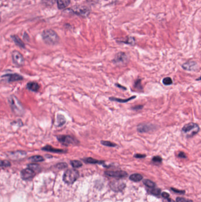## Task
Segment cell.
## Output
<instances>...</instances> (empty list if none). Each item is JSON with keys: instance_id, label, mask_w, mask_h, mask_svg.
I'll return each instance as SVG.
<instances>
[{"instance_id": "obj_31", "label": "cell", "mask_w": 201, "mask_h": 202, "mask_svg": "<svg viewBox=\"0 0 201 202\" xmlns=\"http://www.w3.org/2000/svg\"><path fill=\"white\" fill-rule=\"evenodd\" d=\"M42 1L44 5L47 6H51L55 3L56 0H42Z\"/></svg>"}, {"instance_id": "obj_11", "label": "cell", "mask_w": 201, "mask_h": 202, "mask_svg": "<svg viewBox=\"0 0 201 202\" xmlns=\"http://www.w3.org/2000/svg\"><path fill=\"white\" fill-rule=\"evenodd\" d=\"M154 128V126L149 124H140L137 127V130L140 133H146L152 131Z\"/></svg>"}, {"instance_id": "obj_17", "label": "cell", "mask_w": 201, "mask_h": 202, "mask_svg": "<svg viewBox=\"0 0 201 202\" xmlns=\"http://www.w3.org/2000/svg\"><path fill=\"white\" fill-rule=\"evenodd\" d=\"M136 97V96H132L130 97H129L127 99H120V98H117V97H109V99L112 101H115V102H119V103H126V102H128L129 101H131V100H133L134 99V98Z\"/></svg>"}, {"instance_id": "obj_34", "label": "cell", "mask_w": 201, "mask_h": 202, "mask_svg": "<svg viewBox=\"0 0 201 202\" xmlns=\"http://www.w3.org/2000/svg\"><path fill=\"white\" fill-rule=\"evenodd\" d=\"M56 167L58 169H64V168H67V164L65 163H60L57 164L56 165Z\"/></svg>"}, {"instance_id": "obj_16", "label": "cell", "mask_w": 201, "mask_h": 202, "mask_svg": "<svg viewBox=\"0 0 201 202\" xmlns=\"http://www.w3.org/2000/svg\"><path fill=\"white\" fill-rule=\"evenodd\" d=\"M27 88L32 92H37L40 88V85L37 82H30L27 84Z\"/></svg>"}, {"instance_id": "obj_32", "label": "cell", "mask_w": 201, "mask_h": 202, "mask_svg": "<svg viewBox=\"0 0 201 202\" xmlns=\"http://www.w3.org/2000/svg\"><path fill=\"white\" fill-rule=\"evenodd\" d=\"M152 161L154 163L159 164L161 163L162 161V159L159 156H155L152 158Z\"/></svg>"}, {"instance_id": "obj_2", "label": "cell", "mask_w": 201, "mask_h": 202, "mask_svg": "<svg viewBox=\"0 0 201 202\" xmlns=\"http://www.w3.org/2000/svg\"><path fill=\"white\" fill-rule=\"evenodd\" d=\"M43 39L48 45H55L59 41L57 34L51 29L46 30L43 33Z\"/></svg>"}, {"instance_id": "obj_25", "label": "cell", "mask_w": 201, "mask_h": 202, "mask_svg": "<svg viewBox=\"0 0 201 202\" xmlns=\"http://www.w3.org/2000/svg\"><path fill=\"white\" fill-rule=\"evenodd\" d=\"M29 168H30L31 170H32L35 173L38 172L41 169L40 166L37 164H29Z\"/></svg>"}, {"instance_id": "obj_43", "label": "cell", "mask_w": 201, "mask_h": 202, "mask_svg": "<svg viewBox=\"0 0 201 202\" xmlns=\"http://www.w3.org/2000/svg\"><path fill=\"white\" fill-rule=\"evenodd\" d=\"M0 19H1V17H0Z\"/></svg>"}, {"instance_id": "obj_28", "label": "cell", "mask_w": 201, "mask_h": 202, "mask_svg": "<svg viewBox=\"0 0 201 202\" xmlns=\"http://www.w3.org/2000/svg\"><path fill=\"white\" fill-rule=\"evenodd\" d=\"M163 84L166 86H169L171 85L173 83L171 77H166L164 78L162 80Z\"/></svg>"}, {"instance_id": "obj_26", "label": "cell", "mask_w": 201, "mask_h": 202, "mask_svg": "<svg viewBox=\"0 0 201 202\" xmlns=\"http://www.w3.org/2000/svg\"><path fill=\"white\" fill-rule=\"evenodd\" d=\"M148 192L149 193H150L151 194H153L154 196H159L161 194V191L160 189H155V188H152V189H149L148 190Z\"/></svg>"}, {"instance_id": "obj_36", "label": "cell", "mask_w": 201, "mask_h": 202, "mask_svg": "<svg viewBox=\"0 0 201 202\" xmlns=\"http://www.w3.org/2000/svg\"><path fill=\"white\" fill-rule=\"evenodd\" d=\"M144 108L143 105H136L134 106V107L132 108V109H133V111H139L140 109H142Z\"/></svg>"}, {"instance_id": "obj_27", "label": "cell", "mask_w": 201, "mask_h": 202, "mask_svg": "<svg viewBox=\"0 0 201 202\" xmlns=\"http://www.w3.org/2000/svg\"><path fill=\"white\" fill-rule=\"evenodd\" d=\"M101 144L106 147H115L117 146V145L116 144L114 143L109 141H101Z\"/></svg>"}, {"instance_id": "obj_42", "label": "cell", "mask_w": 201, "mask_h": 202, "mask_svg": "<svg viewBox=\"0 0 201 202\" xmlns=\"http://www.w3.org/2000/svg\"><path fill=\"white\" fill-rule=\"evenodd\" d=\"M172 190H173L174 192H175L180 193L181 194H183L182 193H184V192H182V191H179V190H175V189H173V188H172Z\"/></svg>"}, {"instance_id": "obj_19", "label": "cell", "mask_w": 201, "mask_h": 202, "mask_svg": "<svg viewBox=\"0 0 201 202\" xmlns=\"http://www.w3.org/2000/svg\"><path fill=\"white\" fill-rule=\"evenodd\" d=\"M71 0H57L58 7L59 9H64L70 4Z\"/></svg>"}, {"instance_id": "obj_10", "label": "cell", "mask_w": 201, "mask_h": 202, "mask_svg": "<svg viewBox=\"0 0 201 202\" xmlns=\"http://www.w3.org/2000/svg\"><path fill=\"white\" fill-rule=\"evenodd\" d=\"M106 175L107 176L113 177L115 179H123L127 177V173L124 171H107L106 172Z\"/></svg>"}, {"instance_id": "obj_37", "label": "cell", "mask_w": 201, "mask_h": 202, "mask_svg": "<svg viewBox=\"0 0 201 202\" xmlns=\"http://www.w3.org/2000/svg\"><path fill=\"white\" fill-rule=\"evenodd\" d=\"M146 157V155L144 154H136L134 155V157L137 158H142Z\"/></svg>"}, {"instance_id": "obj_8", "label": "cell", "mask_w": 201, "mask_h": 202, "mask_svg": "<svg viewBox=\"0 0 201 202\" xmlns=\"http://www.w3.org/2000/svg\"><path fill=\"white\" fill-rule=\"evenodd\" d=\"M128 60V58L127 57L125 53L123 52H120L117 53L113 60V62L115 64L117 65H122V64H125L127 63Z\"/></svg>"}, {"instance_id": "obj_38", "label": "cell", "mask_w": 201, "mask_h": 202, "mask_svg": "<svg viewBox=\"0 0 201 202\" xmlns=\"http://www.w3.org/2000/svg\"><path fill=\"white\" fill-rule=\"evenodd\" d=\"M178 157L180 158H186V155L185 154V153H183V152H180L178 154Z\"/></svg>"}, {"instance_id": "obj_22", "label": "cell", "mask_w": 201, "mask_h": 202, "mask_svg": "<svg viewBox=\"0 0 201 202\" xmlns=\"http://www.w3.org/2000/svg\"><path fill=\"white\" fill-rule=\"evenodd\" d=\"M83 161L86 163L88 164H102L104 163V161H99V160H97L91 158V157L85 158V159H83Z\"/></svg>"}, {"instance_id": "obj_41", "label": "cell", "mask_w": 201, "mask_h": 202, "mask_svg": "<svg viewBox=\"0 0 201 202\" xmlns=\"http://www.w3.org/2000/svg\"><path fill=\"white\" fill-rule=\"evenodd\" d=\"M163 202H175V201H173V200H172L171 199H170V198H166V199H165L164 200H163Z\"/></svg>"}, {"instance_id": "obj_5", "label": "cell", "mask_w": 201, "mask_h": 202, "mask_svg": "<svg viewBox=\"0 0 201 202\" xmlns=\"http://www.w3.org/2000/svg\"><path fill=\"white\" fill-rule=\"evenodd\" d=\"M79 177L78 171L74 169H70L67 170L63 175V180L67 184H73L76 181Z\"/></svg>"}, {"instance_id": "obj_14", "label": "cell", "mask_w": 201, "mask_h": 202, "mask_svg": "<svg viewBox=\"0 0 201 202\" xmlns=\"http://www.w3.org/2000/svg\"><path fill=\"white\" fill-rule=\"evenodd\" d=\"M35 172L28 168L21 172V177L24 180H28L32 179L35 175Z\"/></svg>"}, {"instance_id": "obj_20", "label": "cell", "mask_w": 201, "mask_h": 202, "mask_svg": "<svg viewBox=\"0 0 201 202\" xmlns=\"http://www.w3.org/2000/svg\"><path fill=\"white\" fill-rule=\"evenodd\" d=\"M12 39L14 40V41L16 43V44L20 47L21 48H25V44L23 43V41L19 39V37H17V36H12Z\"/></svg>"}, {"instance_id": "obj_1", "label": "cell", "mask_w": 201, "mask_h": 202, "mask_svg": "<svg viewBox=\"0 0 201 202\" xmlns=\"http://www.w3.org/2000/svg\"><path fill=\"white\" fill-rule=\"evenodd\" d=\"M9 104L13 113L16 116H22L25 114V109L19 99L15 95H10L8 99Z\"/></svg>"}, {"instance_id": "obj_30", "label": "cell", "mask_w": 201, "mask_h": 202, "mask_svg": "<svg viewBox=\"0 0 201 202\" xmlns=\"http://www.w3.org/2000/svg\"><path fill=\"white\" fill-rule=\"evenodd\" d=\"M144 183L149 188H153L155 186V184L153 183V182H152L151 180H147V179L144 180Z\"/></svg>"}, {"instance_id": "obj_35", "label": "cell", "mask_w": 201, "mask_h": 202, "mask_svg": "<svg viewBox=\"0 0 201 202\" xmlns=\"http://www.w3.org/2000/svg\"><path fill=\"white\" fill-rule=\"evenodd\" d=\"M176 202H193L191 200L189 199H186L185 198H182V197H178L176 199Z\"/></svg>"}, {"instance_id": "obj_6", "label": "cell", "mask_w": 201, "mask_h": 202, "mask_svg": "<svg viewBox=\"0 0 201 202\" xmlns=\"http://www.w3.org/2000/svg\"><path fill=\"white\" fill-rule=\"evenodd\" d=\"M13 63L17 66H23L25 63V59L22 54L19 51L14 50L12 53Z\"/></svg>"}, {"instance_id": "obj_23", "label": "cell", "mask_w": 201, "mask_h": 202, "mask_svg": "<svg viewBox=\"0 0 201 202\" xmlns=\"http://www.w3.org/2000/svg\"><path fill=\"white\" fill-rule=\"evenodd\" d=\"M29 160H30L32 162L38 163V162H41L44 161V158L41 155H34L32 156L29 158Z\"/></svg>"}, {"instance_id": "obj_21", "label": "cell", "mask_w": 201, "mask_h": 202, "mask_svg": "<svg viewBox=\"0 0 201 202\" xmlns=\"http://www.w3.org/2000/svg\"><path fill=\"white\" fill-rule=\"evenodd\" d=\"M143 179V176L140 174H133L130 176V180L135 182H139Z\"/></svg>"}, {"instance_id": "obj_18", "label": "cell", "mask_w": 201, "mask_h": 202, "mask_svg": "<svg viewBox=\"0 0 201 202\" xmlns=\"http://www.w3.org/2000/svg\"><path fill=\"white\" fill-rule=\"evenodd\" d=\"M66 122V119L64 116L61 114H58L56 120V125L58 127L63 126Z\"/></svg>"}, {"instance_id": "obj_15", "label": "cell", "mask_w": 201, "mask_h": 202, "mask_svg": "<svg viewBox=\"0 0 201 202\" xmlns=\"http://www.w3.org/2000/svg\"><path fill=\"white\" fill-rule=\"evenodd\" d=\"M42 150L43 151H48V152H52V153H65L67 152L66 150H61V149H57V148H55L50 145H46L44 147L42 148Z\"/></svg>"}, {"instance_id": "obj_40", "label": "cell", "mask_w": 201, "mask_h": 202, "mask_svg": "<svg viewBox=\"0 0 201 202\" xmlns=\"http://www.w3.org/2000/svg\"><path fill=\"white\" fill-rule=\"evenodd\" d=\"M162 196H163V197L165 199H166V198H168L169 197V194L168 193L166 192H163L162 193Z\"/></svg>"}, {"instance_id": "obj_3", "label": "cell", "mask_w": 201, "mask_h": 202, "mask_svg": "<svg viewBox=\"0 0 201 202\" xmlns=\"http://www.w3.org/2000/svg\"><path fill=\"white\" fill-rule=\"evenodd\" d=\"M200 131V127L196 123L191 122L183 126L182 128L183 134L185 135L187 138H191L197 134Z\"/></svg>"}, {"instance_id": "obj_9", "label": "cell", "mask_w": 201, "mask_h": 202, "mask_svg": "<svg viewBox=\"0 0 201 202\" xmlns=\"http://www.w3.org/2000/svg\"><path fill=\"white\" fill-rule=\"evenodd\" d=\"M182 67L185 70L193 72L196 71L198 69V65L195 61H188L182 65Z\"/></svg>"}, {"instance_id": "obj_13", "label": "cell", "mask_w": 201, "mask_h": 202, "mask_svg": "<svg viewBox=\"0 0 201 202\" xmlns=\"http://www.w3.org/2000/svg\"><path fill=\"white\" fill-rule=\"evenodd\" d=\"M8 155L11 159L18 160L24 158L27 155V153L23 151H17L15 152H10Z\"/></svg>"}, {"instance_id": "obj_7", "label": "cell", "mask_w": 201, "mask_h": 202, "mask_svg": "<svg viewBox=\"0 0 201 202\" xmlns=\"http://www.w3.org/2000/svg\"><path fill=\"white\" fill-rule=\"evenodd\" d=\"M2 77L6 79L7 82H8L9 83L20 81V80H22L24 79L23 76H22L21 75L17 74V73L5 74V75L2 76Z\"/></svg>"}, {"instance_id": "obj_24", "label": "cell", "mask_w": 201, "mask_h": 202, "mask_svg": "<svg viewBox=\"0 0 201 202\" xmlns=\"http://www.w3.org/2000/svg\"><path fill=\"white\" fill-rule=\"evenodd\" d=\"M134 87L139 91H143V87L142 85V82H141L140 79H137L134 82Z\"/></svg>"}, {"instance_id": "obj_4", "label": "cell", "mask_w": 201, "mask_h": 202, "mask_svg": "<svg viewBox=\"0 0 201 202\" xmlns=\"http://www.w3.org/2000/svg\"><path fill=\"white\" fill-rule=\"evenodd\" d=\"M58 141L62 144L66 146L76 145L79 144V141L73 136L68 135H62L57 136Z\"/></svg>"}, {"instance_id": "obj_39", "label": "cell", "mask_w": 201, "mask_h": 202, "mask_svg": "<svg viewBox=\"0 0 201 202\" xmlns=\"http://www.w3.org/2000/svg\"><path fill=\"white\" fill-rule=\"evenodd\" d=\"M115 86L116 87H119V88H120V89H123V90H126V89H127L126 87H123V86H122V85H120L119 83H116L115 84Z\"/></svg>"}, {"instance_id": "obj_33", "label": "cell", "mask_w": 201, "mask_h": 202, "mask_svg": "<svg viewBox=\"0 0 201 202\" xmlns=\"http://www.w3.org/2000/svg\"><path fill=\"white\" fill-rule=\"evenodd\" d=\"M11 163L7 160H0V167H9Z\"/></svg>"}, {"instance_id": "obj_12", "label": "cell", "mask_w": 201, "mask_h": 202, "mask_svg": "<svg viewBox=\"0 0 201 202\" xmlns=\"http://www.w3.org/2000/svg\"><path fill=\"white\" fill-rule=\"evenodd\" d=\"M110 186L111 189L115 192H120L125 189V183L119 180H115L110 183Z\"/></svg>"}, {"instance_id": "obj_29", "label": "cell", "mask_w": 201, "mask_h": 202, "mask_svg": "<svg viewBox=\"0 0 201 202\" xmlns=\"http://www.w3.org/2000/svg\"><path fill=\"white\" fill-rule=\"evenodd\" d=\"M71 164L74 168H79V167H81L83 165V164L81 161H78V160L71 161Z\"/></svg>"}]
</instances>
